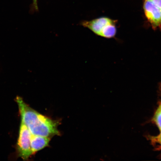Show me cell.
Returning a JSON list of instances; mask_svg holds the SVG:
<instances>
[{
	"instance_id": "1",
	"label": "cell",
	"mask_w": 161,
	"mask_h": 161,
	"mask_svg": "<svg viewBox=\"0 0 161 161\" xmlns=\"http://www.w3.org/2000/svg\"><path fill=\"white\" fill-rule=\"evenodd\" d=\"M16 101L19 106L21 122L27 126L31 134L48 137L60 134L57 121L30 107L20 97H17Z\"/></svg>"
},
{
	"instance_id": "2",
	"label": "cell",
	"mask_w": 161,
	"mask_h": 161,
	"mask_svg": "<svg viewBox=\"0 0 161 161\" xmlns=\"http://www.w3.org/2000/svg\"><path fill=\"white\" fill-rule=\"evenodd\" d=\"M117 21L106 17H102L90 21L84 20L80 25L87 28L92 33L100 37L111 39L115 37L117 29Z\"/></svg>"
},
{
	"instance_id": "3",
	"label": "cell",
	"mask_w": 161,
	"mask_h": 161,
	"mask_svg": "<svg viewBox=\"0 0 161 161\" xmlns=\"http://www.w3.org/2000/svg\"><path fill=\"white\" fill-rule=\"evenodd\" d=\"M31 134L23 122L20 125L17 149L19 156L24 160H27L32 155L31 147Z\"/></svg>"
},
{
	"instance_id": "4",
	"label": "cell",
	"mask_w": 161,
	"mask_h": 161,
	"mask_svg": "<svg viewBox=\"0 0 161 161\" xmlns=\"http://www.w3.org/2000/svg\"><path fill=\"white\" fill-rule=\"evenodd\" d=\"M144 10L147 19L154 29L161 25V10L151 1L145 0Z\"/></svg>"
},
{
	"instance_id": "5",
	"label": "cell",
	"mask_w": 161,
	"mask_h": 161,
	"mask_svg": "<svg viewBox=\"0 0 161 161\" xmlns=\"http://www.w3.org/2000/svg\"><path fill=\"white\" fill-rule=\"evenodd\" d=\"M50 141V138L48 137L31 134V147L33 154L47 146Z\"/></svg>"
},
{
	"instance_id": "6",
	"label": "cell",
	"mask_w": 161,
	"mask_h": 161,
	"mask_svg": "<svg viewBox=\"0 0 161 161\" xmlns=\"http://www.w3.org/2000/svg\"><path fill=\"white\" fill-rule=\"evenodd\" d=\"M154 120L157 125L161 130V104L156 113Z\"/></svg>"
},
{
	"instance_id": "7",
	"label": "cell",
	"mask_w": 161,
	"mask_h": 161,
	"mask_svg": "<svg viewBox=\"0 0 161 161\" xmlns=\"http://www.w3.org/2000/svg\"><path fill=\"white\" fill-rule=\"evenodd\" d=\"M151 1L161 10V0H151Z\"/></svg>"
},
{
	"instance_id": "8",
	"label": "cell",
	"mask_w": 161,
	"mask_h": 161,
	"mask_svg": "<svg viewBox=\"0 0 161 161\" xmlns=\"http://www.w3.org/2000/svg\"><path fill=\"white\" fill-rule=\"evenodd\" d=\"M37 0H33V6L34 7H35V9L36 10H38V8L37 6Z\"/></svg>"
},
{
	"instance_id": "9",
	"label": "cell",
	"mask_w": 161,
	"mask_h": 161,
	"mask_svg": "<svg viewBox=\"0 0 161 161\" xmlns=\"http://www.w3.org/2000/svg\"><path fill=\"white\" fill-rule=\"evenodd\" d=\"M157 140H158V142L159 143V144H160L161 146V133L160 135L158 136V138H157Z\"/></svg>"
}]
</instances>
